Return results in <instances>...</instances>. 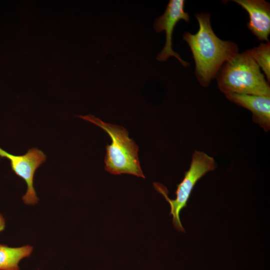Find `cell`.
I'll return each mask as SVG.
<instances>
[{
  "label": "cell",
  "mask_w": 270,
  "mask_h": 270,
  "mask_svg": "<svg viewBox=\"0 0 270 270\" xmlns=\"http://www.w3.org/2000/svg\"><path fill=\"white\" fill-rule=\"evenodd\" d=\"M199 24L198 32H186L183 39L188 44L196 64V75L202 86H208L223 64L238 53L232 42L220 40L214 32L208 13L195 14Z\"/></svg>",
  "instance_id": "6da1fadb"
},
{
  "label": "cell",
  "mask_w": 270,
  "mask_h": 270,
  "mask_svg": "<svg viewBox=\"0 0 270 270\" xmlns=\"http://www.w3.org/2000/svg\"><path fill=\"white\" fill-rule=\"evenodd\" d=\"M220 90L237 94L270 96V87L248 50L225 62L217 74Z\"/></svg>",
  "instance_id": "7a4b0ae2"
},
{
  "label": "cell",
  "mask_w": 270,
  "mask_h": 270,
  "mask_svg": "<svg viewBox=\"0 0 270 270\" xmlns=\"http://www.w3.org/2000/svg\"><path fill=\"white\" fill-rule=\"evenodd\" d=\"M78 117L102 128L112 140L106 146L104 169L112 174H128L144 178L138 157V147L129 138L126 129L121 126L106 123L91 114Z\"/></svg>",
  "instance_id": "3957f363"
},
{
  "label": "cell",
  "mask_w": 270,
  "mask_h": 270,
  "mask_svg": "<svg viewBox=\"0 0 270 270\" xmlns=\"http://www.w3.org/2000/svg\"><path fill=\"white\" fill-rule=\"evenodd\" d=\"M216 167L213 157L202 151L195 150L192 154V162L188 170L186 172L182 180L177 185L176 198L170 199L168 191L160 183H154L155 189L168 202L170 206V214L172 216V224L179 232H185L180 220V212L186 207L191 192L197 182L207 172L214 170Z\"/></svg>",
  "instance_id": "277c9868"
},
{
  "label": "cell",
  "mask_w": 270,
  "mask_h": 270,
  "mask_svg": "<svg viewBox=\"0 0 270 270\" xmlns=\"http://www.w3.org/2000/svg\"><path fill=\"white\" fill-rule=\"evenodd\" d=\"M0 156L10 160L12 170L23 178L26 184L27 190L22 200L26 205H34L38 198L33 186L34 174L36 170L46 160V156L37 148H32L24 155L14 156L0 148Z\"/></svg>",
  "instance_id": "5b68a950"
},
{
  "label": "cell",
  "mask_w": 270,
  "mask_h": 270,
  "mask_svg": "<svg viewBox=\"0 0 270 270\" xmlns=\"http://www.w3.org/2000/svg\"><path fill=\"white\" fill-rule=\"evenodd\" d=\"M185 0H170L169 1L164 14L155 20L154 28L157 32L165 31L166 41L162 50L159 53L156 60L160 62L166 61L170 56L176 58L184 66L190 65L182 60L179 54L172 49V36L176 24L181 20L186 22L190 21L188 14L184 11Z\"/></svg>",
  "instance_id": "8992f818"
},
{
  "label": "cell",
  "mask_w": 270,
  "mask_h": 270,
  "mask_svg": "<svg viewBox=\"0 0 270 270\" xmlns=\"http://www.w3.org/2000/svg\"><path fill=\"white\" fill-rule=\"evenodd\" d=\"M248 14V29L260 40L268 42L270 34V6L264 0H234Z\"/></svg>",
  "instance_id": "52a82bcc"
},
{
  "label": "cell",
  "mask_w": 270,
  "mask_h": 270,
  "mask_svg": "<svg viewBox=\"0 0 270 270\" xmlns=\"http://www.w3.org/2000/svg\"><path fill=\"white\" fill-rule=\"evenodd\" d=\"M230 101L248 109L253 120L264 131L270 129V96L230 94H226Z\"/></svg>",
  "instance_id": "ba28073f"
},
{
  "label": "cell",
  "mask_w": 270,
  "mask_h": 270,
  "mask_svg": "<svg viewBox=\"0 0 270 270\" xmlns=\"http://www.w3.org/2000/svg\"><path fill=\"white\" fill-rule=\"evenodd\" d=\"M32 251L30 245L13 248L0 244V270H20V261L30 256Z\"/></svg>",
  "instance_id": "9c48e42d"
},
{
  "label": "cell",
  "mask_w": 270,
  "mask_h": 270,
  "mask_svg": "<svg viewBox=\"0 0 270 270\" xmlns=\"http://www.w3.org/2000/svg\"><path fill=\"white\" fill-rule=\"evenodd\" d=\"M250 54L256 62L261 68L267 80L270 81V42L260 43L250 50Z\"/></svg>",
  "instance_id": "30bf717a"
},
{
  "label": "cell",
  "mask_w": 270,
  "mask_h": 270,
  "mask_svg": "<svg viewBox=\"0 0 270 270\" xmlns=\"http://www.w3.org/2000/svg\"><path fill=\"white\" fill-rule=\"evenodd\" d=\"M6 227V220L0 212V232L3 231Z\"/></svg>",
  "instance_id": "8fae6325"
}]
</instances>
